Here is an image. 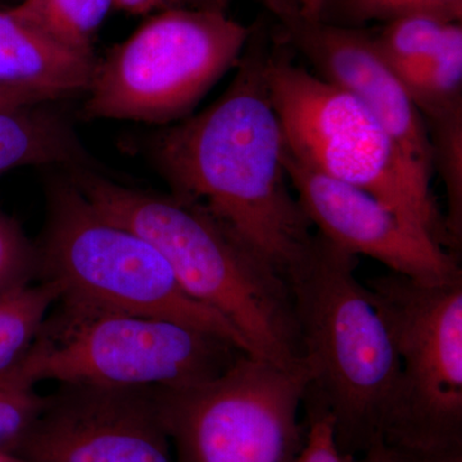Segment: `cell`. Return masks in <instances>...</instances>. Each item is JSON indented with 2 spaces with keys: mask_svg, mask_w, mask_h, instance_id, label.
<instances>
[{
  "mask_svg": "<svg viewBox=\"0 0 462 462\" xmlns=\"http://www.w3.org/2000/svg\"><path fill=\"white\" fill-rule=\"evenodd\" d=\"M267 51L252 32L223 96L163 130L152 153L172 196L205 209L287 276L311 251L316 231L289 180Z\"/></svg>",
  "mask_w": 462,
  "mask_h": 462,
  "instance_id": "obj_1",
  "label": "cell"
},
{
  "mask_svg": "<svg viewBox=\"0 0 462 462\" xmlns=\"http://www.w3.org/2000/svg\"><path fill=\"white\" fill-rule=\"evenodd\" d=\"M67 178L97 209L154 245L188 296L229 321L249 354L287 370L305 369L287 279L205 209L125 187L90 166Z\"/></svg>",
  "mask_w": 462,
  "mask_h": 462,
  "instance_id": "obj_2",
  "label": "cell"
},
{
  "mask_svg": "<svg viewBox=\"0 0 462 462\" xmlns=\"http://www.w3.org/2000/svg\"><path fill=\"white\" fill-rule=\"evenodd\" d=\"M96 62L0 11V85L56 102L87 93Z\"/></svg>",
  "mask_w": 462,
  "mask_h": 462,
  "instance_id": "obj_13",
  "label": "cell"
},
{
  "mask_svg": "<svg viewBox=\"0 0 462 462\" xmlns=\"http://www.w3.org/2000/svg\"><path fill=\"white\" fill-rule=\"evenodd\" d=\"M58 300L60 291L47 281L0 291V375L25 357Z\"/></svg>",
  "mask_w": 462,
  "mask_h": 462,
  "instance_id": "obj_16",
  "label": "cell"
},
{
  "mask_svg": "<svg viewBox=\"0 0 462 462\" xmlns=\"http://www.w3.org/2000/svg\"><path fill=\"white\" fill-rule=\"evenodd\" d=\"M424 121L433 148V165L445 181L446 230L456 256L462 238V108Z\"/></svg>",
  "mask_w": 462,
  "mask_h": 462,
  "instance_id": "obj_18",
  "label": "cell"
},
{
  "mask_svg": "<svg viewBox=\"0 0 462 462\" xmlns=\"http://www.w3.org/2000/svg\"><path fill=\"white\" fill-rule=\"evenodd\" d=\"M44 100L27 91L14 89V88L0 85V115L16 111V109L30 107V106L42 105Z\"/></svg>",
  "mask_w": 462,
  "mask_h": 462,
  "instance_id": "obj_25",
  "label": "cell"
},
{
  "mask_svg": "<svg viewBox=\"0 0 462 462\" xmlns=\"http://www.w3.org/2000/svg\"><path fill=\"white\" fill-rule=\"evenodd\" d=\"M36 248L38 275L56 285L60 305L165 319L251 355L229 321L185 293L152 243L100 214L67 175L48 184L47 220Z\"/></svg>",
  "mask_w": 462,
  "mask_h": 462,
  "instance_id": "obj_4",
  "label": "cell"
},
{
  "mask_svg": "<svg viewBox=\"0 0 462 462\" xmlns=\"http://www.w3.org/2000/svg\"><path fill=\"white\" fill-rule=\"evenodd\" d=\"M254 30L217 9L170 8L97 60L83 117L172 124L238 65Z\"/></svg>",
  "mask_w": 462,
  "mask_h": 462,
  "instance_id": "obj_7",
  "label": "cell"
},
{
  "mask_svg": "<svg viewBox=\"0 0 462 462\" xmlns=\"http://www.w3.org/2000/svg\"><path fill=\"white\" fill-rule=\"evenodd\" d=\"M357 21H389L406 16H430L461 23L462 0H345Z\"/></svg>",
  "mask_w": 462,
  "mask_h": 462,
  "instance_id": "obj_21",
  "label": "cell"
},
{
  "mask_svg": "<svg viewBox=\"0 0 462 462\" xmlns=\"http://www.w3.org/2000/svg\"><path fill=\"white\" fill-rule=\"evenodd\" d=\"M307 369L243 354L202 384L158 389L176 462H294L306 439L298 419Z\"/></svg>",
  "mask_w": 462,
  "mask_h": 462,
  "instance_id": "obj_9",
  "label": "cell"
},
{
  "mask_svg": "<svg viewBox=\"0 0 462 462\" xmlns=\"http://www.w3.org/2000/svg\"><path fill=\"white\" fill-rule=\"evenodd\" d=\"M325 2L327 0H298L300 8L309 16L320 18L324 14Z\"/></svg>",
  "mask_w": 462,
  "mask_h": 462,
  "instance_id": "obj_27",
  "label": "cell"
},
{
  "mask_svg": "<svg viewBox=\"0 0 462 462\" xmlns=\"http://www.w3.org/2000/svg\"><path fill=\"white\" fill-rule=\"evenodd\" d=\"M158 389L60 384L14 454L32 462H176Z\"/></svg>",
  "mask_w": 462,
  "mask_h": 462,
  "instance_id": "obj_10",
  "label": "cell"
},
{
  "mask_svg": "<svg viewBox=\"0 0 462 462\" xmlns=\"http://www.w3.org/2000/svg\"><path fill=\"white\" fill-rule=\"evenodd\" d=\"M284 162L310 223L331 245L419 282H442L462 276L455 254L373 194L306 166L287 147Z\"/></svg>",
  "mask_w": 462,
  "mask_h": 462,
  "instance_id": "obj_12",
  "label": "cell"
},
{
  "mask_svg": "<svg viewBox=\"0 0 462 462\" xmlns=\"http://www.w3.org/2000/svg\"><path fill=\"white\" fill-rule=\"evenodd\" d=\"M289 48L309 60L315 74L355 97L375 115L413 165L431 179L433 148L427 124L375 38L360 30L309 16L298 0H263Z\"/></svg>",
  "mask_w": 462,
  "mask_h": 462,
  "instance_id": "obj_11",
  "label": "cell"
},
{
  "mask_svg": "<svg viewBox=\"0 0 462 462\" xmlns=\"http://www.w3.org/2000/svg\"><path fill=\"white\" fill-rule=\"evenodd\" d=\"M355 462H462V457H431L413 454L379 439L363 455L355 457Z\"/></svg>",
  "mask_w": 462,
  "mask_h": 462,
  "instance_id": "obj_24",
  "label": "cell"
},
{
  "mask_svg": "<svg viewBox=\"0 0 462 462\" xmlns=\"http://www.w3.org/2000/svg\"><path fill=\"white\" fill-rule=\"evenodd\" d=\"M306 411V439L294 462H355L337 445L333 419L320 404L303 401Z\"/></svg>",
  "mask_w": 462,
  "mask_h": 462,
  "instance_id": "obj_23",
  "label": "cell"
},
{
  "mask_svg": "<svg viewBox=\"0 0 462 462\" xmlns=\"http://www.w3.org/2000/svg\"><path fill=\"white\" fill-rule=\"evenodd\" d=\"M42 105L0 115V176L23 166L89 165L71 125Z\"/></svg>",
  "mask_w": 462,
  "mask_h": 462,
  "instance_id": "obj_14",
  "label": "cell"
},
{
  "mask_svg": "<svg viewBox=\"0 0 462 462\" xmlns=\"http://www.w3.org/2000/svg\"><path fill=\"white\" fill-rule=\"evenodd\" d=\"M366 288L401 364L383 440L413 454L462 457V276L424 282L388 273Z\"/></svg>",
  "mask_w": 462,
  "mask_h": 462,
  "instance_id": "obj_8",
  "label": "cell"
},
{
  "mask_svg": "<svg viewBox=\"0 0 462 462\" xmlns=\"http://www.w3.org/2000/svg\"><path fill=\"white\" fill-rule=\"evenodd\" d=\"M449 23L430 16L400 17L389 21L374 38L380 53L400 78L433 54Z\"/></svg>",
  "mask_w": 462,
  "mask_h": 462,
  "instance_id": "obj_19",
  "label": "cell"
},
{
  "mask_svg": "<svg viewBox=\"0 0 462 462\" xmlns=\"http://www.w3.org/2000/svg\"><path fill=\"white\" fill-rule=\"evenodd\" d=\"M401 83L424 120L462 108V26L451 23L431 56Z\"/></svg>",
  "mask_w": 462,
  "mask_h": 462,
  "instance_id": "obj_15",
  "label": "cell"
},
{
  "mask_svg": "<svg viewBox=\"0 0 462 462\" xmlns=\"http://www.w3.org/2000/svg\"><path fill=\"white\" fill-rule=\"evenodd\" d=\"M188 5L187 0H114V5L133 14H147L163 5Z\"/></svg>",
  "mask_w": 462,
  "mask_h": 462,
  "instance_id": "obj_26",
  "label": "cell"
},
{
  "mask_svg": "<svg viewBox=\"0 0 462 462\" xmlns=\"http://www.w3.org/2000/svg\"><path fill=\"white\" fill-rule=\"evenodd\" d=\"M243 354L229 340L179 322L60 305L14 373L33 387L51 380L179 389L217 378Z\"/></svg>",
  "mask_w": 462,
  "mask_h": 462,
  "instance_id": "obj_6",
  "label": "cell"
},
{
  "mask_svg": "<svg viewBox=\"0 0 462 462\" xmlns=\"http://www.w3.org/2000/svg\"><path fill=\"white\" fill-rule=\"evenodd\" d=\"M358 257L316 233L305 260L287 273L302 360L303 401L333 419L345 455L383 439L396 400L401 364L387 322L356 275Z\"/></svg>",
  "mask_w": 462,
  "mask_h": 462,
  "instance_id": "obj_3",
  "label": "cell"
},
{
  "mask_svg": "<svg viewBox=\"0 0 462 462\" xmlns=\"http://www.w3.org/2000/svg\"><path fill=\"white\" fill-rule=\"evenodd\" d=\"M266 79L285 147L297 160L373 194L452 254L431 179L413 165L375 115L294 63L287 48L267 51Z\"/></svg>",
  "mask_w": 462,
  "mask_h": 462,
  "instance_id": "obj_5",
  "label": "cell"
},
{
  "mask_svg": "<svg viewBox=\"0 0 462 462\" xmlns=\"http://www.w3.org/2000/svg\"><path fill=\"white\" fill-rule=\"evenodd\" d=\"M112 5L114 0H23L9 12L58 44L94 56L91 42Z\"/></svg>",
  "mask_w": 462,
  "mask_h": 462,
  "instance_id": "obj_17",
  "label": "cell"
},
{
  "mask_svg": "<svg viewBox=\"0 0 462 462\" xmlns=\"http://www.w3.org/2000/svg\"><path fill=\"white\" fill-rule=\"evenodd\" d=\"M38 248L14 218L0 211V291L38 276Z\"/></svg>",
  "mask_w": 462,
  "mask_h": 462,
  "instance_id": "obj_22",
  "label": "cell"
},
{
  "mask_svg": "<svg viewBox=\"0 0 462 462\" xmlns=\"http://www.w3.org/2000/svg\"><path fill=\"white\" fill-rule=\"evenodd\" d=\"M45 397L14 372L0 375V449L14 452L32 427Z\"/></svg>",
  "mask_w": 462,
  "mask_h": 462,
  "instance_id": "obj_20",
  "label": "cell"
},
{
  "mask_svg": "<svg viewBox=\"0 0 462 462\" xmlns=\"http://www.w3.org/2000/svg\"><path fill=\"white\" fill-rule=\"evenodd\" d=\"M229 0H187V5L190 8L199 9H217V11H225Z\"/></svg>",
  "mask_w": 462,
  "mask_h": 462,
  "instance_id": "obj_28",
  "label": "cell"
},
{
  "mask_svg": "<svg viewBox=\"0 0 462 462\" xmlns=\"http://www.w3.org/2000/svg\"><path fill=\"white\" fill-rule=\"evenodd\" d=\"M0 462H32L23 457V456L14 454V452L0 449Z\"/></svg>",
  "mask_w": 462,
  "mask_h": 462,
  "instance_id": "obj_29",
  "label": "cell"
}]
</instances>
